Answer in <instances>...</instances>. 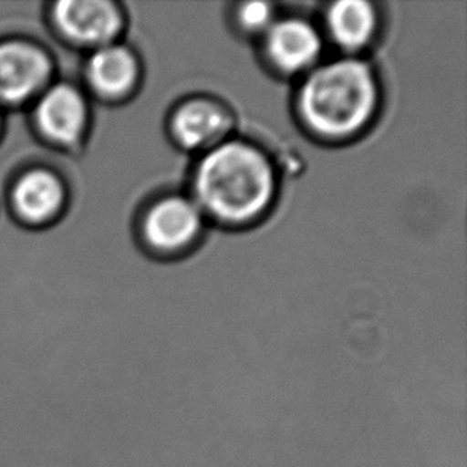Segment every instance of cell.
<instances>
[{"label":"cell","instance_id":"obj_1","mask_svg":"<svg viewBox=\"0 0 467 467\" xmlns=\"http://www.w3.org/2000/svg\"><path fill=\"white\" fill-rule=\"evenodd\" d=\"M278 179L272 160L244 140L211 147L196 166L195 202L202 214L227 223L257 219L272 206Z\"/></svg>","mask_w":467,"mask_h":467},{"label":"cell","instance_id":"obj_2","mask_svg":"<svg viewBox=\"0 0 467 467\" xmlns=\"http://www.w3.org/2000/svg\"><path fill=\"white\" fill-rule=\"evenodd\" d=\"M379 88L368 64L345 57L311 70L298 95L306 127L328 140H345L370 123Z\"/></svg>","mask_w":467,"mask_h":467},{"label":"cell","instance_id":"obj_3","mask_svg":"<svg viewBox=\"0 0 467 467\" xmlns=\"http://www.w3.org/2000/svg\"><path fill=\"white\" fill-rule=\"evenodd\" d=\"M55 64L44 47L29 38L0 42V109L34 102L50 87Z\"/></svg>","mask_w":467,"mask_h":467},{"label":"cell","instance_id":"obj_4","mask_svg":"<svg viewBox=\"0 0 467 467\" xmlns=\"http://www.w3.org/2000/svg\"><path fill=\"white\" fill-rule=\"evenodd\" d=\"M50 23L66 44L93 51L117 42L125 15L110 0H61L51 6Z\"/></svg>","mask_w":467,"mask_h":467},{"label":"cell","instance_id":"obj_5","mask_svg":"<svg viewBox=\"0 0 467 467\" xmlns=\"http://www.w3.org/2000/svg\"><path fill=\"white\" fill-rule=\"evenodd\" d=\"M34 104L32 121L38 136L57 149L78 146L89 128V102L69 82H53Z\"/></svg>","mask_w":467,"mask_h":467},{"label":"cell","instance_id":"obj_6","mask_svg":"<svg viewBox=\"0 0 467 467\" xmlns=\"http://www.w3.org/2000/svg\"><path fill=\"white\" fill-rule=\"evenodd\" d=\"M202 209L187 196H164L149 208L142 221L147 244L158 253H179L190 246L202 230Z\"/></svg>","mask_w":467,"mask_h":467},{"label":"cell","instance_id":"obj_7","mask_svg":"<svg viewBox=\"0 0 467 467\" xmlns=\"http://www.w3.org/2000/svg\"><path fill=\"white\" fill-rule=\"evenodd\" d=\"M10 202L15 215L29 227L57 221L67 204V187L57 171L34 166L13 182Z\"/></svg>","mask_w":467,"mask_h":467},{"label":"cell","instance_id":"obj_8","mask_svg":"<svg viewBox=\"0 0 467 467\" xmlns=\"http://www.w3.org/2000/svg\"><path fill=\"white\" fill-rule=\"evenodd\" d=\"M83 74L93 93L102 99L117 101L136 88L140 82V66L131 48L114 42L89 51Z\"/></svg>","mask_w":467,"mask_h":467},{"label":"cell","instance_id":"obj_9","mask_svg":"<svg viewBox=\"0 0 467 467\" xmlns=\"http://www.w3.org/2000/svg\"><path fill=\"white\" fill-rule=\"evenodd\" d=\"M321 50L319 32L305 19H279L265 34L266 57L285 74L310 69Z\"/></svg>","mask_w":467,"mask_h":467},{"label":"cell","instance_id":"obj_10","mask_svg":"<svg viewBox=\"0 0 467 467\" xmlns=\"http://www.w3.org/2000/svg\"><path fill=\"white\" fill-rule=\"evenodd\" d=\"M232 119L219 102L195 98L183 102L171 119V133L179 146L187 150L211 149L227 134Z\"/></svg>","mask_w":467,"mask_h":467},{"label":"cell","instance_id":"obj_11","mask_svg":"<svg viewBox=\"0 0 467 467\" xmlns=\"http://www.w3.org/2000/svg\"><path fill=\"white\" fill-rule=\"evenodd\" d=\"M328 36L347 51L362 50L370 44L379 29V15L372 4L364 0H340L326 13Z\"/></svg>","mask_w":467,"mask_h":467},{"label":"cell","instance_id":"obj_12","mask_svg":"<svg viewBox=\"0 0 467 467\" xmlns=\"http://www.w3.org/2000/svg\"><path fill=\"white\" fill-rule=\"evenodd\" d=\"M236 19L241 29L251 34H264L268 31L275 21V8L268 2H246L236 10Z\"/></svg>","mask_w":467,"mask_h":467},{"label":"cell","instance_id":"obj_13","mask_svg":"<svg viewBox=\"0 0 467 467\" xmlns=\"http://www.w3.org/2000/svg\"><path fill=\"white\" fill-rule=\"evenodd\" d=\"M2 125H4V120H2V114H0V133H2Z\"/></svg>","mask_w":467,"mask_h":467}]
</instances>
